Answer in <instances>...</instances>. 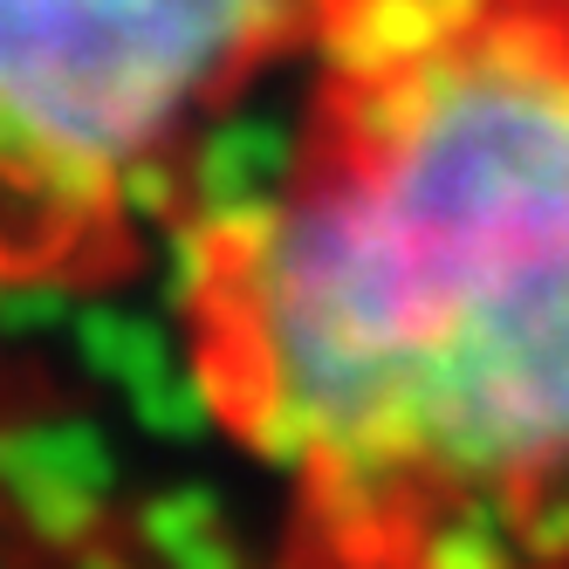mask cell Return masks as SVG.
Here are the masks:
<instances>
[{
	"label": "cell",
	"mask_w": 569,
	"mask_h": 569,
	"mask_svg": "<svg viewBox=\"0 0 569 569\" xmlns=\"http://www.w3.org/2000/svg\"><path fill=\"white\" fill-rule=\"evenodd\" d=\"M179 227V350L281 569H569V0H343Z\"/></svg>",
	"instance_id": "obj_1"
},
{
	"label": "cell",
	"mask_w": 569,
	"mask_h": 569,
	"mask_svg": "<svg viewBox=\"0 0 569 569\" xmlns=\"http://www.w3.org/2000/svg\"><path fill=\"white\" fill-rule=\"evenodd\" d=\"M343 0H0V281H97Z\"/></svg>",
	"instance_id": "obj_2"
}]
</instances>
